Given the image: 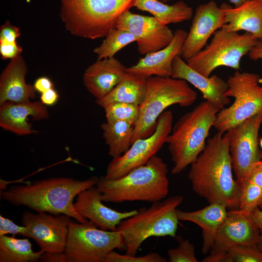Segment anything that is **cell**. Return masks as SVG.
<instances>
[{"instance_id":"cell-1","label":"cell","mask_w":262,"mask_h":262,"mask_svg":"<svg viewBox=\"0 0 262 262\" xmlns=\"http://www.w3.org/2000/svg\"><path fill=\"white\" fill-rule=\"evenodd\" d=\"M227 132L217 131L191 164L188 174L193 191L209 203L239 206L242 189L234 180Z\"/></svg>"},{"instance_id":"cell-2","label":"cell","mask_w":262,"mask_h":262,"mask_svg":"<svg viewBox=\"0 0 262 262\" xmlns=\"http://www.w3.org/2000/svg\"><path fill=\"white\" fill-rule=\"evenodd\" d=\"M99 178L93 176L84 180L55 177L14 185L1 193L2 198L15 206H24L36 212L66 214L79 223L88 220L74 207V199L82 191L96 186Z\"/></svg>"},{"instance_id":"cell-3","label":"cell","mask_w":262,"mask_h":262,"mask_svg":"<svg viewBox=\"0 0 262 262\" xmlns=\"http://www.w3.org/2000/svg\"><path fill=\"white\" fill-rule=\"evenodd\" d=\"M168 168L156 155L144 165L115 180L99 178L96 186L103 202H154L165 198L169 192Z\"/></svg>"},{"instance_id":"cell-4","label":"cell","mask_w":262,"mask_h":262,"mask_svg":"<svg viewBox=\"0 0 262 262\" xmlns=\"http://www.w3.org/2000/svg\"><path fill=\"white\" fill-rule=\"evenodd\" d=\"M219 111L205 100L181 116L172 127L166 142L173 163L172 174L182 172L203 150Z\"/></svg>"},{"instance_id":"cell-5","label":"cell","mask_w":262,"mask_h":262,"mask_svg":"<svg viewBox=\"0 0 262 262\" xmlns=\"http://www.w3.org/2000/svg\"><path fill=\"white\" fill-rule=\"evenodd\" d=\"M134 0H60V17L67 30L81 37H105Z\"/></svg>"},{"instance_id":"cell-6","label":"cell","mask_w":262,"mask_h":262,"mask_svg":"<svg viewBox=\"0 0 262 262\" xmlns=\"http://www.w3.org/2000/svg\"><path fill=\"white\" fill-rule=\"evenodd\" d=\"M183 199L179 195L152 203L130 217L121 221L116 230L120 232L125 245L126 254L135 256L142 243L151 237H174L179 220L177 207Z\"/></svg>"},{"instance_id":"cell-7","label":"cell","mask_w":262,"mask_h":262,"mask_svg":"<svg viewBox=\"0 0 262 262\" xmlns=\"http://www.w3.org/2000/svg\"><path fill=\"white\" fill-rule=\"evenodd\" d=\"M197 96V93L185 80L171 77L147 78L145 97L139 105L138 118L133 126L131 144L153 134L158 117L167 107L174 104L183 107L191 106Z\"/></svg>"},{"instance_id":"cell-8","label":"cell","mask_w":262,"mask_h":262,"mask_svg":"<svg viewBox=\"0 0 262 262\" xmlns=\"http://www.w3.org/2000/svg\"><path fill=\"white\" fill-rule=\"evenodd\" d=\"M258 39L252 33L240 34L222 28L216 30L209 45L186 61L193 69L206 77L216 68L225 66L240 69L242 57L248 54Z\"/></svg>"},{"instance_id":"cell-9","label":"cell","mask_w":262,"mask_h":262,"mask_svg":"<svg viewBox=\"0 0 262 262\" xmlns=\"http://www.w3.org/2000/svg\"><path fill=\"white\" fill-rule=\"evenodd\" d=\"M226 81L228 88L225 94L234 101L218 112L213 126L222 133L262 112V79L259 75L236 70Z\"/></svg>"},{"instance_id":"cell-10","label":"cell","mask_w":262,"mask_h":262,"mask_svg":"<svg viewBox=\"0 0 262 262\" xmlns=\"http://www.w3.org/2000/svg\"><path fill=\"white\" fill-rule=\"evenodd\" d=\"M98 228L89 220L70 224L65 251L70 262H103L111 251L125 249L120 232Z\"/></svg>"},{"instance_id":"cell-11","label":"cell","mask_w":262,"mask_h":262,"mask_svg":"<svg viewBox=\"0 0 262 262\" xmlns=\"http://www.w3.org/2000/svg\"><path fill=\"white\" fill-rule=\"evenodd\" d=\"M262 124V112H260L226 131L233 171L242 190L261 159L258 134Z\"/></svg>"},{"instance_id":"cell-12","label":"cell","mask_w":262,"mask_h":262,"mask_svg":"<svg viewBox=\"0 0 262 262\" xmlns=\"http://www.w3.org/2000/svg\"><path fill=\"white\" fill-rule=\"evenodd\" d=\"M173 120L172 112L169 110L164 111L158 118L153 134L135 140L125 153L113 158L107 165L104 178L115 180L145 165L166 143L172 131Z\"/></svg>"},{"instance_id":"cell-13","label":"cell","mask_w":262,"mask_h":262,"mask_svg":"<svg viewBox=\"0 0 262 262\" xmlns=\"http://www.w3.org/2000/svg\"><path fill=\"white\" fill-rule=\"evenodd\" d=\"M26 227L22 235L33 239L44 253L65 252L71 217L45 212H24L22 216Z\"/></svg>"},{"instance_id":"cell-14","label":"cell","mask_w":262,"mask_h":262,"mask_svg":"<svg viewBox=\"0 0 262 262\" xmlns=\"http://www.w3.org/2000/svg\"><path fill=\"white\" fill-rule=\"evenodd\" d=\"M115 28L127 31L137 38V50L142 55L165 48L174 36L167 25H162L154 16L132 13L129 10L119 16Z\"/></svg>"},{"instance_id":"cell-15","label":"cell","mask_w":262,"mask_h":262,"mask_svg":"<svg viewBox=\"0 0 262 262\" xmlns=\"http://www.w3.org/2000/svg\"><path fill=\"white\" fill-rule=\"evenodd\" d=\"M260 235L251 214L239 209L230 210L218 229L209 255L225 254L236 245H256Z\"/></svg>"},{"instance_id":"cell-16","label":"cell","mask_w":262,"mask_h":262,"mask_svg":"<svg viewBox=\"0 0 262 262\" xmlns=\"http://www.w3.org/2000/svg\"><path fill=\"white\" fill-rule=\"evenodd\" d=\"M225 23L224 13L215 1L198 6L183 44L181 58L186 61L203 49L211 36Z\"/></svg>"},{"instance_id":"cell-17","label":"cell","mask_w":262,"mask_h":262,"mask_svg":"<svg viewBox=\"0 0 262 262\" xmlns=\"http://www.w3.org/2000/svg\"><path fill=\"white\" fill-rule=\"evenodd\" d=\"M100 194L96 185L81 192L74 202L77 212L99 229L116 230L121 221L131 217L138 211L120 212L110 208L102 203Z\"/></svg>"},{"instance_id":"cell-18","label":"cell","mask_w":262,"mask_h":262,"mask_svg":"<svg viewBox=\"0 0 262 262\" xmlns=\"http://www.w3.org/2000/svg\"><path fill=\"white\" fill-rule=\"evenodd\" d=\"M187 33L182 29L176 30L168 45L146 55L135 65L126 68V71L145 79L151 76L171 77L173 60L176 56H181Z\"/></svg>"},{"instance_id":"cell-19","label":"cell","mask_w":262,"mask_h":262,"mask_svg":"<svg viewBox=\"0 0 262 262\" xmlns=\"http://www.w3.org/2000/svg\"><path fill=\"white\" fill-rule=\"evenodd\" d=\"M172 78L189 82L200 91L205 100L219 111L230 103L225 95L227 81L216 75L206 77L191 68L180 56H176L172 63Z\"/></svg>"},{"instance_id":"cell-20","label":"cell","mask_w":262,"mask_h":262,"mask_svg":"<svg viewBox=\"0 0 262 262\" xmlns=\"http://www.w3.org/2000/svg\"><path fill=\"white\" fill-rule=\"evenodd\" d=\"M0 106V127L17 135H28L35 132L29 119L39 121L49 117L47 106L40 100L6 102Z\"/></svg>"},{"instance_id":"cell-21","label":"cell","mask_w":262,"mask_h":262,"mask_svg":"<svg viewBox=\"0 0 262 262\" xmlns=\"http://www.w3.org/2000/svg\"><path fill=\"white\" fill-rule=\"evenodd\" d=\"M27 71L21 54L11 59L0 77V105L6 102H29L35 98L33 85L26 82Z\"/></svg>"},{"instance_id":"cell-22","label":"cell","mask_w":262,"mask_h":262,"mask_svg":"<svg viewBox=\"0 0 262 262\" xmlns=\"http://www.w3.org/2000/svg\"><path fill=\"white\" fill-rule=\"evenodd\" d=\"M127 73L126 67L115 57L97 60L84 71L82 81L96 99L104 97Z\"/></svg>"},{"instance_id":"cell-23","label":"cell","mask_w":262,"mask_h":262,"mask_svg":"<svg viewBox=\"0 0 262 262\" xmlns=\"http://www.w3.org/2000/svg\"><path fill=\"white\" fill-rule=\"evenodd\" d=\"M220 7L226 23L223 29L232 32L245 31L258 39L262 38V0H248L235 7L223 3Z\"/></svg>"},{"instance_id":"cell-24","label":"cell","mask_w":262,"mask_h":262,"mask_svg":"<svg viewBox=\"0 0 262 262\" xmlns=\"http://www.w3.org/2000/svg\"><path fill=\"white\" fill-rule=\"evenodd\" d=\"M227 208L222 204L213 203L193 212H184L177 209L179 220L193 222L202 229L203 254L208 253L213 245L218 229L227 215Z\"/></svg>"},{"instance_id":"cell-25","label":"cell","mask_w":262,"mask_h":262,"mask_svg":"<svg viewBox=\"0 0 262 262\" xmlns=\"http://www.w3.org/2000/svg\"><path fill=\"white\" fill-rule=\"evenodd\" d=\"M147 79L127 72L119 83L107 95L96 99V103L102 108L115 102H124L140 105L147 91Z\"/></svg>"},{"instance_id":"cell-26","label":"cell","mask_w":262,"mask_h":262,"mask_svg":"<svg viewBox=\"0 0 262 262\" xmlns=\"http://www.w3.org/2000/svg\"><path fill=\"white\" fill-rule=\"evenodd\" d=\"M133 6L150 13L163 26L188 20L193 15L192 8L181 0L168 5L159 0H134Z\"/></svg>"},{"instance_id":"cell-27","label":"cell","mask_w":262,"mask_h":262,"mask_svg":"<svg viewBox=\"0 0 262 262\" xmlns=\"http://www.w3.org/2000/svg\"><path fill=\"white\" fill-rule=\"evenodd\" d=\"M101 128L110 156L117 157L128 150L134 135L133 125L123 121H106L101 125Z\"/></svg>"},{"instance_id":"cell-28","label":"cell","mask_w":262,"mask_h":262,"mask_svg":"<svg viewBox=\"0 0 262 262\" xmlns=\"http://www.w3.org/2000/svg\"><path fill=\"white\" fill-rule=\"evenodd\" d=\"M43 253L41 250L34 252L27 238L0 236V262H38Z\"/></svg>"},{"instance_id":"cell-29","label":"cell","mask_w":262,"mask_h":262,"mask_svg":"<svg viewBox=\"0 0 262 262\" xmlns=\"http://www.w3.org/2000/svg\"><path fill=\"white\" fill-rule=\"evenodd\" d=\"M105 37L100 45L93 50L98 60L114 57L119 50L138 40L130 32L116 28L111 29Z\"/></svg>"},{"instance_id":"cell-30","label":"cell","mask_w":262,"mask_h":262,"mask_svg":"<svg viewBox=\"0 0 262 262\" xmlns=\"http://www.w3.org/2000/svg\"><path fill=\"white\" fill-rule=\"evenodd\" d=\"M103 108L106 121H123L134 126L139 116V105L135 104L115 102Z\"/></svg>"},{"instance_id":"cell-31","label":"cell","mask_w":262,"mask_h":262,"mask_svg":"<svg viewBox=\"0 0 262 262\" xmlns=\"http://www.w3.org/2000/svg\"><path fill=\"white\" fill-rule=\"evenodd\" d=\"M262 198V188L248 181L242 190L240 197L239 210L251 214L257 208Z\"/></svg>"},{"instance_id":"cell-32","label":"cell","mask_w":262,"mask_h":262,"mask_svg":"<svg viewBox=\"0 0 262 262\" xmlns=\"http://www.w3.org/2000/svg\"><path fill=\"white\" fill-rule=\"evenodd\" d=\"M235 262H262V252L256 245H238L228 251Z\"/></svg>"},{"instance_id":"cell-33","label":"cell","mask_w":262,"mask_h":262,"mask_svg":"<svg viewBox=\"0 0 262 262\" xmlns=\"http://www.w3.org/2000/svg\"><path fill=\"white\" fill-rule=\"evenodd\" d=\"M170 262H197L195 256V247L188 240L181 239L178 246L167 251Z\"/></svg>"},{"instance_id":"cell-34","label":"cell","mask_w":262,"mask_h":262,"mask_svg":"<svg viewBox=\"0 0 262 262\" xmlns=\"http://www.w3.org/2000/svg\"><path fill=\"white\" fill-rule=\"evenodd\" d=\"M167 259L157 252H151L146 255L136 257L127 254L122 255L114 250L109 252L103 262H166Z\"/></svg>"},{"instance_id":"cell-35","label":"cell","mask_w":262,"mask_h":262,"mask_svg":"<svg viewBox=\"0 0 262 262\" xmlns=\"http://www.w3.org/2000/svg\"><path fill=\"white\" fill-rule=\"evenodd\" d=\"M26 227L16 224L11 219L0 215V236L10 234L22 235Z\"/></svg>"},{"instance_id":"cell-36","label":"cell","mask_w":262,"mask_h":262,"mask_svg":"<svg viewBox=\"0 0 262 262\" xmlns=\"http://www.w3.org/2000/svg\"><path fill=\"white\" fill-rule=\"evenodd\" d=\"M20 35L19 29L11 25L8 21L0 27V41L14 43Z\"/></svg>"},{"instance_id":"cell-37","label":"cell","mask_w":262,"mask_h":262,"mask_svg":"<svg viewBox=\"0 0 262 262\" xmlns=\"http://www.w3.org/2000/svg\"><path fill=\"white\" fill-rule=\"evenodd\" d=\"M22 49L16 42L0 41V54L3 59H13L21 54Z\"/></svg>"},{"instance_id":"cell-38","label":"cell","mask_w":262,"mask_h":262,"mask_svg":"<svg viewBox=\"0 0 262 262\" xmlns=\"http://www.w3.org/2000/svg\"><path fill=\"white\" fill-rule=\"evenodd\" d=\"M40 261L44 262H70L65 252L44 253Z\"/></svg>"},{"instance_id":"cell-39","label":"cell","mask_w":262,"mask_h":262,"mask_svg":"<svg viewBox=\"0 0 262 262\" xmlns=\"http://www.w3.org/2000/svg\"><path fill=\"white\" fill-rule=\"evenodd\" d=\"M58 98L59 95L53 88L41 93L40 97L41 102L46 106H51L55 104Z\"/></svg>"},{"instance_id":"cell-40","label":"cell","mask_w":262,"mask_h":262,"mask_svg":"<svg viewBox=\"0 0 262 262\" xmlns=\"http://www.w3.org/2000/svg\"><path fill=\"white\" fill-rule=\"evenodd\" d=\"M33 86L36 91L42 93L50 88H53L54 84L49 78L41 77L36 80L33 84Z\"/></svg>"},{"instance_id":"cell-41","label":"cell","mask_w":262,"mask_h":262,"mask_svg":"<svg viewBox=\"0 0 262 262\" xmlns=\"http://www.w3.org/2000/svg\"><path fill=\"white\" fill-rule=\"evenodd\" d=\"M248 181L262 188V164L256 165L251 172Z\"/></svg>"},{"instance_id":"cell-42","label":"cell","mask_w":262,"mask_h":262,"mask_svg":"<svg viewBox=\"0 0 262 262\" xmlns=\"http://www.w3.org/2000/svg\"><path fill=\"white\" fill-rule=\"evenodd\" d=\"M248 54L249 57L253 61L262 59V38L258 40Z\"/></svg>"},{"instance_id":"cell-43","label":"cell","mask_w":262,"mask_h":262,"mask_svg":"<svg viewBox=\"0 0 262 262\" xmlns=\"http://www.w3.org/2000/svg\"><path fill=\"white\" fill-rule=\"evenodd\" d=\"M203 262H233L228 252L225 254L212 256L208 255L203 260Z\"/></svg>"},{"instance_id":"cell-44","label":"cell","mask_w":262,"mask_h":262,"mask_svg":"<svg viewBox=\"0 0 262 262\" xmlns=\"http://www.w3.org/2000/svg\"><path fill=\"white\" fill-rule=\"evenodd\" d=\"M251 216L260 232L262 233V210L257 207L251 213Z\"/></svg>"},{"instance_id":"cell-45","label":"cell","mask_w":262,"mask_h":262,"mask_svg":"<svg viewBox=\"0 0 262 262\" xmlns=\"http://www.w3.org/2000/svg\"><path fill=\"white\" fill-rule=\"evenodd\" d=\"M229 0L231 3H233L235 5V7H237L241 5V4H242L243 3H244V2H245L246 1L248 0Z\"/></svg>"},{"instance_id":"cell-46","label":"cell","mask_w":262,"mask_h":262,"mask_svg":"<svg viewBox=\"0 0 262 262\" xmlns=\"http://www.w3.org/2000/svg\"><path fill=\"white\" fill-rule=\"evenodd\" d=\"M256 246L262 252V234H261Z\"/></svg>"},{"instance_id":"cell-47","label":"cell","mask_w":262,"mask_h":262,"mask_svg":"<svg viewBox=\"0 0 262 262\" xmlns=\"http://www.w3.org/2000/svg\"><path fill=\"white\" fill-rule=\"evenodd\" d=\"M260 146H261V148L262 149V137L261 138L260 140ZM262 164V153H261V160L257 163V164Z\"/></svg>"},{"instance_id":"cell-48","label":"cell","mask_w":262,"mask_h":262,"mask_svg":"<svg viewBox=\"0 0 262 262\" xmlns=\"http://www.w3.org/2000/svg\"><path fill=\"white\" fill-rule=\"evenodd\" d=\"M258 207L260 209L262 210V199H261L259 203Z\"/></svg>"},{"instance_id":"cell-49","label":"cell","mask_w":262,"mask_h":262,"mask_svg":"<svg viewBox=\"0 0 262 262\" xmlns=\"http://www.w3.org/2000/svg\"><path fill=\"white\" fill-rule=\"evenodd\" d=\"M159 0L162 1V2H164V3H166L168 1V0Z\"/></svg>"}]
</instances>
